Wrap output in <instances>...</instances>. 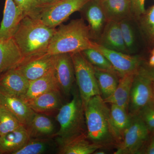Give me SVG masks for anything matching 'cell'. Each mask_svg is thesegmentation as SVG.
Here are the masks:
<instances>
[{
  "label": "cell",
  "instance_id": "6da1fadb",
  "mask_svg": "<svg viewBox=\"0 0 154 154\" xmlns=\"http://www.w3.org/2000/svg\"><path fill=\"white\" fill-rule=\"evenodd\" d=\"M56 29L48 27L38 18L24 17L13 37L23 61L46 54Z\"/></svg>",
  "mask_w": 154,
  "mask_h": 154
},
{
  "label": "cell",
  "instance_id": "7a4b0ae2",
  "mask_svg": "<svg viewBox=\"0 0 154 154\" xmlns=\"http://www.w3.org/2000/svg\"><path fill=\"white\" fill-rule=\"evenodd\" d=\"M101 95L92 97L85 108L87 138L102 148L119 143L111 125L110 108Z\"/></svg>",
  "mask_w": 154,
  "mask_h": 154
},
{
  "label": "cell",
  "instance_id": "3957f363",
  "mask_svg": "<svg viewBox=\"0 0 154 154\" xmlns=\"http://www.w3.org/2000/svg\"><path fill=\"white\" fill-rule=\"evenodd\" d=\"M89 27L82 19L72 20L67 25L57 28L48 47L47 54L58 55L82 52L93 46Z\"/></svg>",
  "mask_w": 154,
  "mask_h": 154
},
{
  "label": "cell",
  "instance_id": "277c9868",
  "mask_svg": "<svg viewBox=\"0 0 154 154\" xmlns=\"http://www.w3.org/2000/svg\"><path fill=\"white\" fill-rule=\"evenodd\" d=\"M56 119L60 125L55 134L58 143L87 135L85 108L78 92L74 91L72 100L60 108Z\"/></svg>",
  "mask_w": 154,
  "mask_h": 154
},
{
  "label": "cell",
  "instance_id": "5b68a950",
  "mask_svg": "<svg viewBox=\"0 0 154 154\" xmlns=\"http://www.w3.org/2000/svg\"><path fill=\"white\" fill-rule=\"evenodd\" d=\"M74 67L75 77L79 94L84 108L94 96L101 95L97 83L95 69L82 52L70 54Z\"/></svg>",
  "mask_w": 154,
  "mask_h": 154
},
{
  "label": "cell",
  "instance_id": "8992f818",
  "mask_svg": "<svg viewBox=\"0 0 154 154\" xmlns=\"http://www.w3.org/2000/svg\"><path fill=\"white\" fill-rule=\"evenodd\" d=\"M131 116V121L115 154H140L148 140L149 131L139 114Z\"/></svg>",
  "mask_w": 154,
  "mask_h": 154
},
{
  "label": "cell",
  "instance_id": "52a82bcc",
  "mask_svg": "<svg viewBox=\"0 0 154 154\" xmlns=\"http://www.w3.org/2000/svg\"><path fill=\"white\" fill-rule=\"evenodd\" d=\"M89 0H59L42 9L39 19L50 28H56L69 17L80 11Z\"/></svg>",
  "mask_w": 154,
  "mask_h": 154
},
{
  "label": "cell",
  "instance_id": "ba28073f",
  "mask_svg": "<svg viewBox=\"0 0 154 154\" xmlns=\"http://www.w3.org/2000/svg\"><path fill=\"white\" fill-rule=\"evenodd\" d=\"M154 99L152 82L140 67L135 74L131 91L128 107L130 116L137 115L144 107L152 104Z\"/></svg>",
  "mask_w": 154,
  "mask_h": 154
},
{
  "label": "cell",
  "instance_id": "9c48e42d",
  "mask_svg": "<svg viewBox=\"0 0 154 154\" xmlns=\"http://www.w3.org/2000/svg\"><path fill=\"white\" fill-rule=\"evenodd\" d=\"M92 48L107 58L120 77L135 74L140 68V60L137 56L108 49L94 41Z\"/></svg>",
  "mask_w": 154,
  "mask_h": 154
},
{
  "label": "cell",
  "instance_id": "30bf717a",
  "mask_svg": "<svg viewBox=\"0 0 154 154\" xmlns=\"http://www.w3.org/2000/svg\"><path fill=\"white\" fill-rule=\"evenodd\" d=\"M82 19L88 23L91 39L97 42L107 24L100 0H89L80 11Z\"/></svg>",
  "mask_w": 154,
  "mask_h": 154
},
{
  "label": "cell",
  "instance_id": "8fae6325",
  "mask_svg": "<svg viewBox=\"0 0 154 154\" xmlns=\"http://www.w3.org/2000/svg\"><path fill=\"white\" fill-rule=\"evenodd\" d=\"M57 55H44L22 61L17 67L30 82L41 78L55 67Z\"/></svg>",
  "mask_w": 154,
  "mask_h": 154
},
{
  "label": "cell",
  "instance_id": "7c38bea8",
  "mask_svg": "<svg viewBox=\"0 0 154 154\" xmlns=\"http://www.w3.org/2000/svg\"><path fill=\"white\" fill-rule=\"evenodd\" d=\"M54 72L61 92L65 96H69L75 81L74 67L70 54L57 55Z\"/></svg>",
  "mask_w": 154,
  "mask_h": 154
},
{
  "label": "cell",
  "instance_id": "4fadbf2b",
  "mask_svg": "<svg viewBox=\"0 0 154 154\" xmlns=\"http://www.w3.org/2000/svg\"><path fill=\"white\" fill-rule=\"evenodd\" d=\"M30 81L17 66L0 75V92L22 98L27 91Z\"/></svg>",
  "mask_w": 154,
  "mask_h": 154
},
{
  "label": "cell",
  "instance_id": "5bb4252c",
  "mask_svg": "<svg viewBox=\"0 0 154 154\" xmlns=\"http://www.w3.org/2000/svg\"><path fill=\"white\" fill-rule=\"evenodd\" d=\"M24 17L22 11L14 0H5L0 27V40H6L13 37Z\"/></svg>",
  "mask_w": 154,
  "mask_h": 154
},
{
  "label": "cell",
  "instance_id": "9a60e30c",
  "mask_svg": "<svg viewBox=\"0 0 154 154\" xmlns=\"http://www.w3.org/2000/svg\"><path fill=\"white\" fill-rule=\"evenodd\" d=\"M0 105L13 113L25 127L35 113L20 97L2 92H0Z\"/></svg>",
  "mask_w": 154,
  "mask_h": 154
},
{
  "label": "cell",
  "instance_id": "2e32d148",
  "mask_svg": "<svg viewBox=\"0 0 154 154\" xmlns=\"http://www.w3.org/2000/svg\"><path fill=\"white\" fill-rule=\"evenodd\" d=\"M23 60L22 53L13 37L0 40V75Z\"/></svg>",
  "mask_w": 154,
  "mask_h": 154
},
{
  "label": "cell",
  "instance_id": "e0dca14e",
  "mask_svg": "<svg viewBox=\"0 0 154 154\" xmlns=\"http://www.w3.org/2000/svg\"><path fill=\"white\" fill-rule=\"evenodd\" d=\"M54 90L60 91L54 69L41 78L30 81L26 93L21 99L27 103L42 94Z\"/></svg>",
  "mask_w": 154,
  "mask_h": 154
},
{
  "label": "cell",
  "instance_id": "ac0fdd59",
  "mask_svg": "<svg viewBox=\"0 0 154 154\" xmlns=\"http://www.w3.org/2000/svg\"><path fill=\"white\" fill-rule=\"evenodd\" d=\"M97 43L108 49L129 54L123 40L119 22L108 21Z\"/></svg>",
  "mask_w": 154,
  "mask_h": 154
},
{
  "label": "cell",
  "instance_id": "d6986e66",
  "mask_svg": "<svg viewBox=\"0 0 154 154\" xmlns=\"http://www.w3.org/2000/svg\"><path fill=\"white\" fill-rule=\"evenodd\" d=\"M26 103L35 113L44 114L59 110L63 105L61 91H49Z\"/></svg>",
  "mask_w": 154,
  "mask_h": 154
},
{
  "label": "cell",
  "instance_id": "ffe728a7",
  "mask_svg": "<svg viewBox=\"0 0 154 154\" xmlns=\"http://www.w3.org/2000/svg\"><path fill=\"white\" fill-rule=\"evenodd\" d=\"M107 21L119 22L132 17L130 0H100Z\"/></svg>",
  "mask_w": 154,
  "mask_h": 154
},
{
  "label": "cell",
  "instance_id": "44dd1931",
  "mask_svg": "<svg viewBox=\"0 0 154 154\" xmlns=\"http://www.w3.org/2000/svg\"><path fill=\"white\" fill-rule=\"evenodd\" d=\"M30 138L28 131L23 125L0 136V153L12 154L25 145Z\"/></svg>",
  "mask_w": 154,
  "mask_h": 154
},
{
  "label": "cell",
  "instance_id": "7402d4cb",
  "mask_svg": "<svg viewBox=\"0 0 154 154\" xmlns=\"http://www.w3.org/2000/svg\"><path fill=\"white\" fill-rule=\"evenodd\" d=\"M135 74H129L120 77L119 82L112 95L104 99L107 104H113L128 111L130 96Z\"/></svg>",
  "mask_w": 154,
  "mask_h": 154
},
{
  "label": "cell",
  "instance_id": "603a6c76",
  "mask_svg": "<svg viewBox=\"0 0 154 154\" xmlns=\"http://www.w3.org/2000/svg\"><path fill=\"white\" fill-rule=\"evenodd\" d=\"M58 153L60 154H91L102 149L93 143L87 135L81 136L66 142L59 144Z\"/></svg>",
  "mask_w": 154,
  "mask_h": 154
},
{
  "label": "cell",
  "instance_id": "cb8c5ba5",
  "mask_svg": "<svg viewBox=\"0 0 154 154\" xmlns=\"http://www.w3.org/2000/svg\"><path fill=\"white\" fill-rule=\"evenodd\" d=\"M110 108L111 125L119 143L130 124L131 116L128 110L117 105L112 104Z\"/></svg>",
  "mask_w": 154,
  "mask_h": 154
},
{
  "label": "cell",
  "instance_id": "d4e9b609",
  "mask_svg": "<svg viewBox=\"0 0 154 154\" xmlns=\"http://www.w3.org/2000/svg\"><path fill=\"white\" fill-rule=\"evenodd\" d=\"M94 69L101 96L104 100L111 96L115 91L119 82L118 77L120 76L117 73L96 67Z\"/></svg>",
  "mask_w": 154,
  "mask_h": 154
},
{
  "label": "cell",
  "instance_id": "484cf974",
  "mask_svg": "<svg viewBox=\"0 0 154 154\" xmlns=\"http://www.w3.org/2000/svg\"><path fill=\"white\" fill-rule=\"evenodd\" d=\"M30 138L44 137L53 133L54 127L51 119L43 114L35 113L26 127Z\"/></svg>",
  "mask_w": 154,
  "mask_h": 154
},
{
  "label": "cell",
  "instance_id": "4316f807",
  "mask_svg": "<svg viewBox=\"0 0 154 154\" xmlns=\"http://www.w3.org/2000/svg\"><path fill=\"white\" fill-rule=\"evenodd\" d=\"M51 145V140L48 138H30L25 145L12 154L44 153Z\"/></svg>",
  "mask_w": 154,
  "mask_h": 154
},
{
  "label": "cell",
  "instance_id": "83f0119b",
  "mask_svg": "<svg viewBox=\"0 0 154 154\" xmlns=\"http://www.w3.org/2000/svg\"><path fill=\"white\" fill-rule=\"evenodd\" d=\"M82 53L88 61L94 67L117 73L118 74L107 58L97 50L91 48L85 50Z\"/></svg>",
  "mask_w": 154,
  "mask_h": 154
},
{
  "label": "cell",
  "instance_id": "f1b7e54d",
  "mask_svg": "<svg viewBox=\"0 0 154 154\" xmlns=\"http://www.w3.org/2000/svg\"><path fill=\"white\" fill-rule=\"evenodd\" d=\"M21 125L13 113L0 105V136L11 132Z\"/></svg>",
  "mask_w": 154,
  "mask_h": 154
},
{
  "label": "cell",
  "instance_id": "f546056e",
  "mask_svg": "<svg viewBox=\"0 0 154 154\" xmlns=\"http://www.w3.org/2000/svg\"><path fill=\"white\" fill-rule=\"evenodd\" d=\"M139 18L144 33L150 41L154 42V5Z\"/></svg>",
  "mask_w": 154,
  "mask_h": 154
},
{
  "label": "cell",
  "instance_id": "4dcf8cb0",
  "mask_svg": "<svg viewBox=\"0 0 154 154\" xmlns=\"http://www.w3.org/2000/svg\"><path fill=\"white\" fill-rule=\"evenodd\" d=\"M17 7L22 11L24 17H28L39 19L42 8L37 0H14Z\"/></svg>",
  "mask_w": 154,
  "mask_h": 154
},
{
  "label": "cell",
  "instance_id": "1f68e13d",
  "mask_svg": "<svg viewBox=\"0 0 154 154\" xmlns=\"http://www.w3.org/2000/svg\"><path fill=\"white\" fill-rule=\"evenodd\" d=\"M131 19H124L119 22L123 40L129 54L134 50L135 43V36Z\"/></svg>",
  "mask_w": 154,
  "mask_h": 154
},
{
  "label": "cell",
  "instance_id": "d6a6232c",
  "mask_svg": "<svg viewBox=\"0 0 154 154\" xmlns=\"http://www.w3.org/2000/svg\"><path fill=\"white\" fill-rule=\"evenodd\" d=\"M139 115L150 133L154 134V106L152 104L148 105L138 113Z\"/></svg>",
  "mask_w": 154,
  "mask_h": 154
},
{
  "label": "cell",
  "instance_id": "836d02e7",
  "mask_svg": "<svg viewBox=\"0 0 154 154\" xmlns=\"http://www.w3.org/2000/svg\"><path fill=\"white\" fill-rule=\"evenodd\" d=\"M146 0H130L132 17L139 18L145 13Z\"/></svg>",
  "mask_w": 154,
  "mask_h": 154
},
{
  "label": "cell",
  "instance_id": "e575fe53",
  "mask_svg": "<svg viewBox=\"0 0 154 154\" xmlns=\"http://www.w3.org/2000/svg\"><path fill=\"white\" fill-rule=\"evenodd\" d=\"M141 69L145 74L148 77L152 82H154V67H151L149 68L141 67Z\"/></svg>",
  "mask_w": 154,
  "mask_h": 154
},
{
  "label": "cell",
  "instance_id": "d590c367",
  "mask_svg": "<svg viewBox=\"0 0 154 154\" xmlns=\"http://www.w3.org/2000/svg\"><path fill=\"white\" fill-rule=\"evenodd\" d=\"M140 154H154V144L151 141L145 149H143Z\"/></svg>",
  "mask_w": 154,
  "mask_h": 154
},
{
  "label": "cell",
  "instance_id": "8d00e7d4",
  "mask_svg": "<svg viewBox=\"0 0 154 154\" xmlns=\"http://www.w3.org/2000/svg\"><path fill=\"white\" fill-rule=\"evenodd\" d=\"M38 5L42 9L45 6L56 2V0H37Z\"/></svg>",
  "mask_w": 154,
  "mask_h": 154
},
{
  "label": "cell",
  "instance_id": "74e56055",
  "mask_svg": "<svg viewBox=\"0 0 154 154\" xmlns=\"http://www.w3.org/2000/svg\"><path fill=\"white\" fill-rule=\"evenodd\" d=\"M149 64L151 67H154V54H152V56L150 58Z\"/></svg>",
  "mask_w": 154,
  "mask_h": 154
},
{
  "label": "cell",
  "instance_id": "f35d334b",
  "mask_svg": "<svg viewBox=\"0 0 154 154\" xmlns=\"http://www.w3.org/2000/svg\"><path fill=\"white\" fill-rule=\"evenodd\" d=\"M94 154H105V152L103 151L102 150H99L98 151V150H97V151H96L94 153Z\"/></svg>",
  "mask_w": 154,
  "mask_h": 154
},
{
  "label": "cell",
  "instance_id": "ab89813d",
  "mask_svg": "<svg viewBox=\"0 0 154 154\" xmlns=\"http://www.w3.org/2000/svg\"><path fill=\"white\" fill-rule=\"evenodd\" d=\"M152 88L153 91V94L154 95V82H152Z\"/></svg>",
  "mask_w": 154,
  "mask_h": 154
},
{
  "label": "cell",
  "instance_id": "60d3db41",
  "mask_svg": "<svg viewBox=\"0 0 154 154\" xmlns=\"http://www.w3.org/2000/svg\"><path fill=\"white\" fill-rule=\"evenodd\" d=\"M151 141L154 144V136L153 137H152V139Z\"/></svg>",
  "mask_w": 154,
  "mask_h": 154
},
{
  "label": "cell",
  "instance_id": "b9f144b4",
  "mask_svg": "<svg viewBox=\"0 0 154 154\" xmlns=\"http://www.w3.org/2000/svg\"><path fill=\"white\" fill-rule=\"evenodd\" d=\"M152 54H154V48H153V49L152 50Z\"/></svg>",
  "mask_w": 154,
  "mask_h": 154
},
{
  "label": "cell",
  "instance_id": "7bdbcfd3",
  "mask_svg": "<svg viewBox=\"0 0 154 154\" xmlns=\"http://www.w3.org/2000/svg\"><path fill=\"white\" fill-rule=\"evenodd\" d=\"M152 105H153L154 106V99L153 101Z\"/></svg>",
  "mask_w": 154,
  "mask_h": 154
},
{
  "label": "cell",
  "instance_id": "ee69618b",
  "mask_svg": "<svg viewBox=\"0 0 154 154\" xmlns=\"http://www.w3.org/2000/svg\"><path fill=\"white\" fill-rule=\"evenodd\" d=\"M59 1V0H56V1Z\"/></svg>",
  "mask_w": 154,
  "mask_h": 154
}]
</instances>
